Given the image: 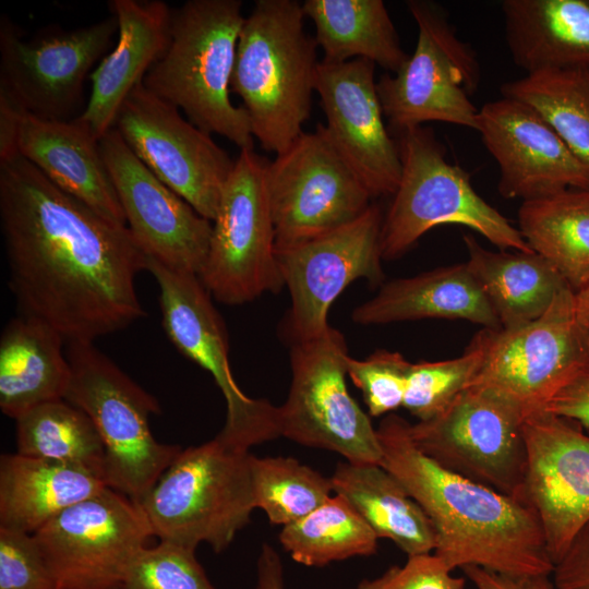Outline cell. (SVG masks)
<instances>
[{"mask_svg": "<svg viewBox=\"0 0 589 589\" xmlns=\"http://www.w3.org/2000/svg\"><path fill=\"white\" fill-rule=\"evenodd\" d=\"M0 225L22 314L67 342H93L145 315L146 254L127 226L62 191L19 155L0 158Z\"/></svg>", "mask_w": 589, "mask_h": 589, "instance_id": "obj_1", "label": "cell"}, {"mask_svg": "<svg viewBox=\"0 0 589 589\" xmlns=\"http://www.w3.org/2000/svg\"><path fill=\"white\" fill-rule=\"evenodd\" d=\"M409 422L389 413L376 429L384 467L422 507L435 531L434 554L450 569L479 566L509 575H552L534 512L437 465L413 444Z\"/></svg>", "mask_w": 589, "mask_h": 589, "instance_id": "obj_2", "label": "cell"}, {"mask_svg": "<svg viewBox=\"0 0 589 589\" xmlns=\"http://www.w3.org/2000/svg\"><path fill=\"white\" fill-rule=\"evenodd\" d=\"M297 0H256L241 28L230 89L243 101L254 139L276 155L311 113L317 43Z\"/></svg>", "mask_w": 589, "mask_h": 589, "instance_id": "obj_3", "label": "cell"}, {"mask_svg": "<svg viewBox=\"0 0 589 589\" xmlns=\"http://www.w3.org/2000/svg\"><path fill=\"white\" fill-rule=\"evenodd\" d=\"M244 20L240 0L184 2L172 10L168 46L142 83L196 128L253 151L249 116L229 96Z\"/></svg>", "mask_w": 589, "mask_h": 589, "instance_id": "obj_4", "label": "cell"}, {"mask_svg": "<svg viewBox=\"0 0 589 589\" xmlns=\"http://www.w3.org/2000/svg\"><path fill=\"white\" fill-rule=\"evenodd\" d=\"M250 456L217 437L182 449L140 504L153 537L225 551L255 508Z\"/></svg>", "mask_w": 589, "mask_h": 589, "instance_id": "obj_5", "label": "cell"}, {"mask_svg": "<svg viewBox=\"0 0 589 589\" xmlns=\"http://www.w3.org/2000/svg\"><path fill=\"white\" fill-rule=\"evenodd\" d=\"M395 137L401 176L383 217V260L401 256L441 225L466 226L501 250L532 252L518 228L476 192L470 173L447 160L432 129L421 125Z\"/></svg>", "mask_w": 589, "mask_h": 589, "instance_id": "obj_6", "label": "cell"}, {"mask_svg": "<svg viewBox=\"0 0 589 589\" xmlns=\"http://www.w3.org/2000/svg\"><path fill=\"white\" fill-rule=\"evenodd\" d=\"M67 357L64 399L91 418L101 437L106 484L140 505L182 448L154 437L149 417L160 412L157 399L93 342H68Z\"/></svg>", "mask_w": 589, "mask_h": 589, "instance_id": "obj_7", "label": "cell"}, {"mask_svg": "<svg viewBox=\"0 0 589 589\" xmlns=\"http://www.w3.org/2000/svg\"><path fill=\"white\" fill-rule=\"evenodd\" d=\"M418 26L414 51L376 88L388 130L394 135L438 121L476 130L479 109L471 101L480 84L473 49L458 38L445 9L428 0H409Z\"/></svg>", "mask_w": 589, "mask_h": 589, "instance_id": "obj_8", "label": "cell"}, {"mask_svg": "<svg viewBox=\"0 0 589 589\" xmlns=\"http://www.w3.org/2000/svg\"><path fill=\"white\" fill-rule=\"evenodd\" d=\"M526 417L509 395L472 384L440 416L409 424V434L446 470L517 498L527 465Z\"/></svg>", "mask_w": 589, "mask_h": 589, "instance_id": "obj_9", "label": "cell"}, {"mask_svg": "<svg viewBox=\"0 0 589 589\" xmlns=\"http://www.w3.org/2000/svg\"><path fill=\"white\" fill-rule=\"evenodd\" d=\"M267 161L240 151L213 220L209 249L199 278L219 302H251L284 285L266 189Z\"/></svg>", "mask_w": 589, "mask_h": 589, "instance_id": "obj_10", "label": "cell"}, {"mask_svg": "<svg viewBox=\"0 0 589 589\" xmlns=\"http://www.w3.org/2000/svg\"><path fill=\"white\" fill-rule=\"evenodd\" d=\"M347 356L345 336L334 327L320 338L291 345V384L278 407L279 433L352 464L381 465L376 429L347 388Z\"/></svg>", "mask_w": 589, "mask_h": 589, "instance_id": "obj_11", "label": "cell"}, {"mask_svg": "<svg viewBox=\"0 0 589 589\" xmlns=\"http://www.w3.org/2000/svg\"><path fill=\"white\" fill-rule=\"evenodd\" d=\"M275 248L338 229L372 204L365 184L330 142L323 123L302 132L266 165Z\"/></svg>", "mask_w": 589, "mask_h": 589, "instance_id": "obj_12", "label": "cell"}, {"mask_svg": "<svg viewBox=\"0 0 589 589\" xmlns=\"http://www.w3.org/2000/svg\"><path fill=\"white\" fill-rule=\"evenodd\" d=\"M146 271L158 285L161 324L169 340L185 358L211 373L225 397L226 422L215 437L230 447L249 450L280 436L278 407L266 399L248 397L236 383L224 321L199 276L148 256Z\"/></svg>", "mask_w": 589, "mask_h": 589, "instance_id": "obj_13", "label": "cell"}, {"mask_svg": "<svg viewBox=\"0 0 589 589\" xmlns=\"http://www.w3.org/2000/svg\"><path fill=\"white\" fill-rule=\"evenodd\" d=\"M117 31L111 16L74 29L47 28L25 40L21 29L2 15L0 96L39 119L79 117L85 81Z\"/></svg>", "mask_w": 589, "mask_h": 589, "instance_id": "obj_14", "label": "cell"}, {"mask_svg": "<svg viewBox=\"0 0 589 589\" xmlns=\"http://www.w3.org/2000/svg\"><path fill=\"white\" fill-rule=\"evenodd\" d=\"M57 589L119 586L152 530L132 500L106 486L34 533Z\"/></svg>", "mask_w": 589, "mask_h": 589, "instance_id": "obj_15", "label": "cell"}, {"mask_svg": "<svg viewBox=\"0 0 589 589\" xmlns=\"http://www.w3.org/2000/svg\"><path fill=\"white\" fill-rule=\"evenodd\" d=\"M476 336L483 361L470 385L504 392L527 416L544 409L561 389L589 372V354L575 323L568 286L539 318L513 328H483Z\"/></svg>", "mask_w": 589, "mask_h": 589, "instance_id": "obj_16", "label": "cell"}, {"mask_svg": "<svg viewBox=\"0 0 589 589\" xmlns=\"http://www.w3.org/2000/svg\"><path fill=\"white\" fill-rule=\"evenodd\" d=\"M383 217L380 206L372 203L348 225L305 242L275 248L291 299L284 328L291 345L320 338L329 330V308L353 280H383Z\"/></svg>", "mask_w": 589, "mask_h": 589, "instance_id": "obj_17", "label": "cell"}, {"mask_svg": "<svg viewBox=\"0 0 589 589\" xmlns=\"http://www.w3.org/2000/svg\"><path fill=\"white\" fill-rule=\"evenodd\" d=\"M115 128L136 157L201 216L213 221L235 161L211 134L139 83Z\"/></svg>", "mask_w": 589, "mask_h": 589, "instance_id": "obj_18", "label": "cell"}, {"mask_svg": "<svg viewBox=\"0 0 589 589\" xmlns=\"http://www.w3.org/2000/svg\"><path fill=\"white\" fill-rule=\"evenodd\" d=\"M527 465L518 500L538 517L555 565L589 521V435L544 409L524 421Z\"/></svg>", "mask_w": 589, "mask_h": 589, "instance_id": "obj_19", "label": "cell"}, {"mask_svg": "<svg viewBox=\"0 0 589 589\" xmlns=\"http://www.w3.org/2000/svg\"><path fill=\"white\" fill-rule=\"evenodd\" d=\"M99 149L141 250L165 266L199 275L209 249L211 220L161 182L116 128L99 140Z\"/></svg>", "mask_w": 589, "mask_h": 589, "instance_id": "obj_20", "label": "cell"}, {"mask_svg": "<svg viewBox=\"0 0 589 589\" xmlns=\"http://www.w3.org/2000/svg\"><path fill=\"white\" fill-rule=\"evenodd\" d=\"M476 131L500 168L504 199L533 201L558 192L589 190V172L528 104L503 97L478 111Z\"/></svg>", "mask_w": 589, "mask_h": 589, "instance_id": "obj_21", "label": "cell"}, {"mask_svg": "<svg viewBox=\"0 0 589 589\" xmlns=\"http://www.w3.org/2000/svg\"><path fill=\"white\" fill-rule=\"evenodd\" d=\"M374 71L375 63L363 58L322 60L315 83L327 136L372 197L393 195L401 176L398 143L384 123Z\"/></svg>", "mask_w": 589, "mask_h": 589, "instance_id": "obj_22", "label": "cell"}, {"mask_svg": "<svg viewBox=\"0 0 589 589\" xmlns=\"http://www.w3.org/2000/svg\"><path fill=\"white\" fill-rule=\"evenodd\" d=\"M11 155L28 160L55 185L104 218L127 226L99 140L80 117L39 119L0 96V158Z\"/></svg>", "mask_w": 589, "mask_h": 589, "instance_id": "obj_23", "label": "cell"}, {"mask_svg": "<svg viewBox=\"0 0 589 589\" xmlns=\"http://www.w3.org/2000/svg\"><path fill=\"white\" fill-rule=\"evenodd\" d=\"M109 8L118 43L91 73V96L79 116L98 140L115 128L124 99L165 52L172 12L160 0H111Z\"/></svg>", "mask_w": 589, "mask_h": 589, "instance_id": "obj_24", "label": "cell"}, {"mask_svg": "<svg viewBox=\"0 0 589 589\" xmlns=\"http://www.w3.org/2000/svg\"><path fill=\"white\" fill-rule=\"evenodd\" d=\"M505 40L514 63L527 73H589V0H504Z\"/></svg>", "mask_w": 589, "mask_h": 589, "instance_id": "obj_25", "label": "cell"}, {"mask_svg": "<svg viewBox=\"0 0 589 589\" xmlns=\"http://www.w3.org/2000/svg\"><path fill=\"white\" fill-rule=\"evenodd\" d=\"M423 318L465 320L488 329L502 328L466 263L394 279L352 312V321L361 325Z\"/></svg>", "mask_w": 589, "mask_h": 589, "instance_id": "obj_26", "label": "cell"}, {"mask_svg": "<svg viewBox=\"0 0 589 589\" xmlns=\"http://www.w3.org/2000/svg\"><path fill=\"white\" fill-rule=\"evenodd\" d=\"M64 338L47 323L22 314L0 338V409L16 420L45 402L64 399L71 366Z\"/></svg>", "mask_w": 589, "mask_h": 589, "instance_id": "obj_27", "label": "cell"}, {"mask_svg": "<svg viewBox=\"0 0 589 589\" xmlns=\"http://www.w3.org/2000/svg\"><path fill=\"white\" fill-rule=\"evenodd\" d=\"M107 486L81 467L23 456L0 457V528L34 534L70 506Z\"/></svg>", "mask_w": 589, "mask_h": 589, "instance_id": "obj_28", "label": "cell"}, {"mask_svg": "<svg viewBox=\"0 0 589 589\" xmlns=\"http://www.w3.org/2000/svg\"><path fill=\"white\" fill-rule=\"evenodd\" d=\"M462 239L468 269L502 328L539 318L556 294L568 286L554 266L534 251H491L472 235H465Z\"/></svg>", "mask_w": 589, "mask_h": 589, "instance_id": "obj_29", "label": "cell"}, {"mask_svg": "<svg viewBox=\"0 0 589 589\" xmlns=\"http://www.w3.org/2000/svg\"><path fill=\"white\" fill-rule=\"evenodd\" d=\"M333 490L346 498L377 538L392 540L408 556L431 553L435 531L422 507L381 465H337Z\"/></svg>", "mask_w": 589, "mask_h": 589, "instance_id": "obj_30", "label": "cell"}, {"mask_svg": "<svg viewBox=\"0 0 589 589\" xmlns=\"http://www.w3.org/2000/svg\"><path fill=\"white\" fill-rule=\"evenodd\" d=\"M302 10L325 62L363 58L396 73L409 57L383 0H305Z\"/></svg>", "mask_w": 589, "mask_h": 589, "instance_id": "obj_31", "label": "cell"}, {"mask_svg": "<svg viewBox=\"0 0 589 589\" xmlns=\"http://www.w3.org/2000/svg\"><path fill=\"white\" fill-rule=\"evenodd\" d=\"M518 230L573 291L589 279V190L569 189L522 202Z\"/></svg>", "mask_w": 589, "mask_h": 589, "instance_id": "obj_32", "label": "cell"}, {"mask_svg": "<svg viewBox=\"0 0 589 589\" xmlns=\"http://www.w3.org/2000/svg\"><path fill=\"white\" fill-rule=\"evenodd\" d=\"M15 421L16 453L81 467L105 481V446L83 410L58 399L31 409Z\"/></svg>", "mask_w": 589, "mask_h": 589, "instance_id": "obj_33", "label": "cell"}, {"mask_svg": "<svg viewBox=\"0 0 589 589\" xmlns=\"http://www.w3.org/2000/svg\"><path fill=\"white\" fill-rule=\"evenodd\" d=\"M377 537L342 496L335 494L302 519L283 527L279 542L292 560L310 567L376 552Z\"/></svg>", "mask_w": 589, "mask_h": 589, "instance_id": "obj_34", "label": "cell"}, {"mask_svg": "<svg viewBox=\"0 0 589 589\" xmlns=\"http://www.w3.org/2000/svg\"><path fill=\"white\" fill-rule=\"evenodd\" d=\"M503 97L534 108L589 172V73L541 70L503 83Z\"/></svg>", "mask_w": 589, "mask_h": 589, "instance_id": "obj_35", "label": "cell"}, {"mask_svg": "<svg viewBox=\"0 0 589 589\" xmlns=\"http://www.w3.org/2000/svg\"><path fill=\"white\" fill-rule=\"evenodd\" d=\"M255 508L273 525L293 524L322 504L334 490L330 478L291 457L250 456Z\"/></svg>", "mask_w": 589, "mask_h": 589, "instance_id": "obj_36", "label": "cell"}, {"mask_svg": "<svg viewBox=\"0 0 589 589\" xmlns=\"http://www.w3.org/2000/svg\"><path fill=\"white\" fill-rule=\"evenodd\" d=\"M482 361L483 348L474 336L457 358L411 363L402 407L419 421L440 416L472 383Z\"/></svg>", "mask_w": 589, "mask_h": 589, "instance_id": "obj_37", "label": "cell"}, {"mask_svg": "<svg viewBox=\"0 0 589 589\" xmlns=\"http://www.w3.org/2000/svg\"><path fill=\"white\" fill-rule=\"evenodd\" d=\"M121 589H216L195 550L159 541L144 548L129 566Z\"/></svg>", "mask_w": 589, "mask_h": 589, "instance_id": "obj_38", "label": "cell"}, {"mask_svg": "<svg viewBox=\"0 0 589 589\" xmlns=\"http://www.w3.org/2000/svg\"><path fill=\"white\" fill-rule=\"evenodd\" d=\"M410 364L388 350H376L363 360L347 356V374L362 392L370 416L388 414L402 406Z\"/></svg>", "mask_w": 589, "mask_h": 589, "instance_id": "obj_39", "label": "cell"}, {"mask_svg": "<svg viewBox=\"0 0 589 589\" xmlns=\"http://www.w3.org/2000/svg\"><path fill=\"white\" fill-rule=\"evenodd\" d=\"M0 589H57L34 534L0 528Z\"/></svg>", "mask_w": 589, "mask_h": 589, "instance_id": "obj_40", "label": "cell"}, {"mask_svg": "<svg viewBox=\"0 0 589 589\" xmlns=\"http://www.w3.org/2000/svg\"><path fill=\"white\" fill-rule=\"evenodd\" d=\"M452 572L435 554L412 555L402 566L361 580L356 589H465V578L454 577Z\"/></svg>", "mask_w": 589, "mask_h": 589, "instance_id": "obj_41", "label": "cell"}, {"mask_svg": "<svg viewBox=\"0 0 589 589\" xmlns=\"http://www.w3.org/2000/svg\"><path fill=\"white\" fill-rule=\"evenodd\" d=\"M552 579L556 589H589V521L555 563Z\"/></svg>", "mask_w": 589, "mask_h": 589, "instance_id": "obj_42", "label": "cell"}, {"mask_svg": "<svg viewBox=\"0 0 589 589\" xmlns=\"http://www.w3.org/2000/svg\"><path fill=\"white\" fill-rule=\"evenodd\" d=\"M544 410L589 428V372L580 374L561 389Z\"/></svg>", "mask_w": 589, "mask_h": 589, "instance_id": "obj_43", "label": "cell"}, {"mask_svg": "<svg viewBox=\"0 0 589 589\" xmlns=\"http://www.w3.org/2000/svg\"><path fill=\"white\" fill-rule=\"evenodd\" d=\"M462 570L477 589H556L552 575L509 576L479 566H466Z\"/></svg>", "mask_w": 589, "mask_h": 589, "instance_id": "obj_44", "label": "cell"}, {"mask_svg": "<svg viewBox=\"0 0 589 589\" xmlns=\"http://www.w3.org/2000/svg\"><path fill=\"white\" fill-rule=\"evenodd\" d=\"M255 589H285L280 556L268 543L262 545L257 557Z\"/></svg>", "mask_w": 589, "mask_h": 589, "instance_id": "obj_45", "label": "cell"}, {"mask_svg": "<svg viewBox=\"0 0 589 589\" xmlns=\"http://www.w3.org/2000/svg\"><path fill=\"white\" fill-rule=\"evenodd\" d=\"M575 323L589 354V279L573 291Z\"/></svg>", "mask_w": 589, "mask_h": 589, "instance_id": "obj_46", "label": "cell"}, {"mask_svg": "<svg viewBox=\"0 0 589 589\" xmlns=\"http://www.w3.org/2000/svg\"><path fill=\"white\" fill-rule=\"evenodd\" d=\"M105 589H121V588H120V585H119V586H115V587H110V588H105Z\"/></svg>", "mask_w": 589, "mask_h": 589, "instance_id": "obj_47", "label": "cell"}]
</instances>
